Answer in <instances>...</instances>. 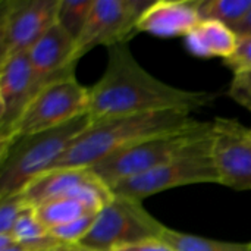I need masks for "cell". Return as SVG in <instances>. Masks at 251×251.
<instances>
[{
	"label": "cell",
	"mask_w": 251,
	"mask_h": 251,
	"mask_svg": "<svg viewBox=\"0 0 251 251\" xmlns=\"http://www.w3.org/2000/svg\"><path fill=\"white\" fill-rule=\"evenodd\" d=\"M215 99V93L190 91L160 81L137 62L128 43H121L107 49L104 72L88 87V115L99 121L162 110L193 113Z\"/></svg>",
	"instance_id": "cell-1"
},
{
	"label": "cell",
	"mask_w": 251,
	"mask_h": 251,
	"mask_svg": "<svg viewBox=\"0 0 251 251\" xmlns=\"http://www.w3.org/2000/svg\"><path fill=\"white\" fill-rule=\"evenodd\" d=\"M188 110H162L93 121L50 169H88L143 140L194 125Z\"/></svg>",
	"instance_id": "cell-2"
},
{
	"label": "cell",
	"mask_w": 251,
	"mask_h": 251,
	"mask_svg": "<svg viewBox=\"0 0 251 251\" xmlns=\"http://www.w3.org/2000/svg\"><path fill=\"white\" fill-rule=\"evenodd\" d=\"M91 122L87 113L62 126L16 138L0 149V200L21 194L49 172Z\"/></svg>",
	"instance_id": "cell-3"
},
{
	"label": "cell",
	"mask_w": 251,
	"mask_h": 251,
	"mask_svg": "<svg viewBox=\"0 0 251 251\" xmlns=\"http://www.w3.org/2000/svg\"><path fill=\"white\" fill-rule=\"evenodd\" d=\"M212 129L213 121H197L188 128L156 135L125 147L88 169L110 188L121 181L140 176L172 160L185 149L209 135Z\"/></svg>",
	"instance_id": "cell-4"
},
{
	"label": "cell",
	"mask_w": 251,
	"mask_h": 251,
	"mask_svg": "<svg viewBox=\"0 0 251 251\" xmlns=\"http://www.w3.org/2000/svg\"><path fill=\"white\" fill-rule=\"evenodd\" d=\"M193 184H219V174L212 153V132L172 160L147 174L121 181L110 190L115 196L143 201L153 194Z\"/></svg>",
	"instance_id": "cell-5"
},
{
	"label": "cell",
	"mask_w": 251,
	"mask_h": 251,
	"mask_svg": "<svg viewBox=\"0 0 251 251\" xmlns=\"http://www.w3.org/2000/svg\"><path fill=\"white\" fill-rule=\"evenodd\" d=\"M165 229L166 226L147 212L143 201L113 194L79 244L93 251H116L149 240H160Z\"/></svg>",
	"instance_id": "cell-6"
},
{
	"label": "cell",
	"mask_w": 251,
	"mask_h": 251,
	"mask_svg": "<svg viewBox=\"0 0 251 251\" xmlns=\"http://www.w3.org/2000/svg\"><path fill=\"white\" fill-rule=\"evenodd\" d=\"M88 113V88L76 78L51 84L41 90L25 107L0 149L13 140L62 126Z\"/></svg>",
	"instance_id": "cell-7"
},
{
	"label": "cell",
	"mask_w": 251,
	"mask_h": 251,
	"mask_svg": "<svg viewBox=\"0 0 251 251\" xmlns=\"http://www.w3.org/2000/svg\"><path fill=\"white\" fill-rule=\"evenodd\" d=\"M151 0H94L85 26L75 41L72 60L78 63L90 50L128 43L137 34V22Z\"/></svg>",
	"instance_id": "cell-8"
},
{
	"label": "cell",
	"mask_w": 251,
	"mask_h": 251,
	"mask_svg": "<svg viewBox=\"0 0 251 251\" xmlns=\"http://www.w3.org/2000/svg\"><path fill=\"white\" fill-rule=\"evenodd\" d=\"M59 0H3L0 3V63L28 51L54 24Z\"/></svg>",
	"instance_id": "cell-9"
},
{
	"label": "cell",
	"mask_w": 251,
	"mask_h": 251,
	"mask_svg": "<svg viewBox=\"0 0 251 251\" xmlns=\"http://www.w3.org/2000/svg\"><path fill=\"white\" fill-rule=\"evenodd\" d=\"M22 194L32 207L63 197H75L96 213L113 197L112 190L90 169L49 171L34 179Z\"/></svg>",
	"instance_id": "cell-10"
},
{
	"label": "cell",
	"mask_w": 251,
	"mask_h": 251,
	"mask_svg": "<svg viewBox=\"0 0 251 251\" xmlns=\"http://www.w3.org/2000/svg\"><path fill=\"white\" fill-rule=\"evenodd\" d=\"M212 153L219 184L235 191L251 190V131L241 122L216 118L212 131Z\"/></svg>",
	"instance_id": "cell-11"
},
{
	"label": "cell",
	"mask_w": 251,
	"mask_h": 251,
	"mask_svg": "<svg viewBox=\"0 0 251 251\" xmlns=\"http://www.w3.org/2000/svg\"><path fill=\"white\" fill-rule=\"evenodd\" d=\"M75 41L54 24L29 50L32 74L31 100L46 87L75 78L76 63L72 60Z\"/></svg>",
	"instance_id": "cell-12"
},
{
	"label": "cell",
	"mask_w": 251,
	"mask_h": 251,
	"mask_svg": "<svg viewBox=\"0 0 251 251\" xmlns=\"http://www.w3.org/2000/svg\"><path fill=\"white\" fill-rule=\"evenodd\" d=\"M32 74L28 51L0 63V141H4L31 101Z\"/></svg>",
	"instance_id": "cell-13"
},
{
	"label": "cell",
	"mask_w": 251,
	"mask_h": 251,
	"mask_svg": "<svg viewBox=\"0 0 251 251\" xmlns=\"http://www.w3.org/2000/svg\"><path fill=\"white\" fill-rule=\"evenodd\" d=\"M200 0H157L137 22V32H147L160 38L187 37L201 21Z\"/></svg>",
	"instance_id": "cell-14"
},
{
	"label": "cell",
	"mask_w": 251,
	"mask_h": 251,
	"mask_svg": "<svg viewBox=\"0 0 251 251\" xmlns=\"http://www.w3.org/2000/svg\"><path fill=\"white\" fill-rule=\"evenodd\" d=\"M237 43L238 35L234 29L218 21L209 19H201L185 37L187 50L193 56L201 59L221 57L225 60L232 56Z\"/></svg>",
	"instance_id": "cell-15"
},
{
	"label": "cell",
	"mask_w": 251,
	"mask_h": 251,
	"mask_svg": "<svg viewBox=\"0 0 251 251\" xmlns=\"http://www.w3.org/2000/svg\"><path fill=\"white\" fill-rule=\"evenodd\" d=\"M35 213L46 229L50 231L56 226L69 224L75 219L93 215L96 212H91L82 201L75 197H63L35 207Z\"/></svg>",
	"instance_id": "cell-16"
},
{
	"label": "cell",
	"mask_w": 251,
	"mask_h": 251,
	"mask_svg": "<svg viewBox=\"0 0 251 251\" xmlns=\"http://www.w3.org/2000/svg\"><path fill=\"white\" fill-rule=\"evenodd\" d=\"M251 10V0H200V19L218 21L237 29Z\"/></svg>",
	"instance_id": "cell-17"
},
{
	"label": "cell",
	"mask_w": 251,
	"mask_h": 251,
	"mask_svg": "<svg viewBox=\"0 0 251 251\" xmlns=\"http://www.w3.org/2000/svg\"><path fill=\"white\" fill-rule=\"evenodd\" d=\"M160 240L165 241L174 251H249V243L218 241L175 231L168 226Z\"/></svg>",
	"instance_id": "cell-18"
},
{
	"label": "cell",
	"mask_w": 251,
	"mask_h": 251,
	"mask_svg": "<svg viewBox=\"0 0 251 251\" xmlns=\"http://www.w3.org/2000/svg\"><path fill=\"white\" fill-rule=\"evenodd\" d=\"M94 0H59L56 24L76 41L81 35Z\"/></svg>",
	"instance_id": "cell-19"
},
{
	"label": "cell",
	"mask_w": 251,
	"mask_h": 251,
	"mask_svg": "<svg viewBox=\"0 0 251 251\" xmlns=\"http://www.w3.org/2000/svg\"><path fill=\"white\" fill-rule=\"evenodd\" d=\"M10 235L18 243H32V241L47 237L49 231L40 222V219L35 213V207H29L21 215L13 231L10 232Z\"/></svg>",
	"instance_id": "cell-20"
},
{
	"label": "cell",
	"mask_w": 251,
	"mask_h": 251,
	"mask_svg": "<svg viewBox=\"0 0 251 251\" xmlns=\"http://www.w3.org/2000/svg\"><path fill=\"white\" fill-rule=\"evenodd\" d=\"M97 213L82 216L69 224L56 226L49 231V234L62 244H79L94 225Z\"/></svg>",
	"instance_id": "cell-21"
},
{
	"label": "cell",
	"mask_w": 251,
	"mask_h": 251,
	"mask_svg": "<svg viewBox=\"0 0 251 251\" xmlns=\"http://www.w3.org/2000/svg\"><path fill=\"white\" fill-rule=\"evenodd\" d=\"M32 207L24 197V194H15L0 200V235L10 234L21 218V215Z\"/></svg>",
	"instance_id": "cell-22"
},
{
	"label": "cell",
	"mask_w": 251,
	"mask_h": 251,
	"mask_svg": "<svg viewBox=\"0 0 251 251\" xmlns=\"http://www.w3.org/2000/svg\"><path fill=\"white\" fill-rule=\"evenodd\" d=\"M224 63L237 74H244L251 71V34L238 35L237 49L228 59L224 60Z\"/></svg>",
	"instance_id": "cell-23"
},
{
	"label": "cell",
	"mask_w": 251,
	"mask_h": 251,
	"mask_svg": "<svg viewBox=\"0 0 251 251\" xmlns=\"http://www.w3.org/2000/svg\"><path fill=\"white\" fill-rule=\"evenodd\" d=\"M228 96L251 112V71L234 75L229 84Z\"/></svg>",
	"instance_id": "cell-24"
},
{
	"label": "cell",
	"mask_w": 251,
	"mask_h": 251,
	"mask_svg": "<svg viewBox=\"0 0 251 251\" xmlns=\"http://www.w3.org/2000/svg\"><path fill=\"white\" fill-rule=\"evenodd\" d=\"M62 243H59L56 238H53L50 234L41 240L32 241V243H15L9 246L7 249L0 251H53L56 250Z\"/></svg>",
	"instance_id": "cell-25"
},
{
	"label": "cell",
	"mask_w": 251,
	"mask_h": 251,
	"mask_svg": "<svg viewBox=\"0 0 251 251\" xmlns=\"http://www.w3.org/2000/svg\"><path fill=\"white\" fill-rule=\"evenodd\" d=\"M116 251H174L162 240H149L144 243H138L134 246H128Z\"/></svg>",
	"instance_id": "cell-26"
},
{
	"label": "cell",
	"mask_w": 251,
	"mask_h": 251,
	"mask_svg": "<svg viewBox=\"0 0 251 251\" xmlns=\"http://www.w3.org/2000/svg\"><path fill=\"white\" fill-rule=\"evenodd\" d=\"M237 35H246V34H251V10L247 15V18L244 19V22L235 29Z\"/></svg>",
	"instance_id": "cell-27"
},
{
	"label": "cell",
	"mask_w": 251,
	"mask_h": 251,
	"mask_svg": "<svg viewBox=\"0 0 251 251\" xmlns=\"http://www.w3.org/2000/svg\"><path fill=\"white\" fill-rule=\"evenodd\" d=\"M53 251H93L81 244H60L56 250Z\"/></svg>",
	"instance_id": "cell-28"
},
{
	"label": "cell",
	"mask_w": 251,
	"mask_h": 251,
	"mask_svg": "<svg viewBox=\"0 0 251 251\" xmlns=\"http://www.w3.org/2000/svg\"><path fill=\"white\" fill-rule=\"evenodd\" d=\"M249 251H251V241L249 243Z\"/></svg>",
	"instance_id": "cell-29"
},
{
	"label": "cell",
	"mask_w": 251,
	"mask_h": 251,
	"mask_svg": "<svg viewBox=\"0 0 251 251\" xmlns=\"http://www.w3.org/2000/svg\"><path fill=\"white\" fill-rule=\"evenodd\" d=\"M250 131H251V126H250Z\"/></svg>",
	"instance_id": "cell-30"
}]
</instances>
